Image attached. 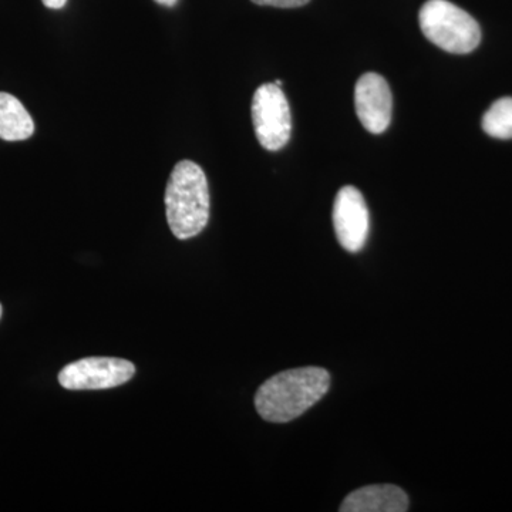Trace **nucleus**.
I'll return each mask as SVG.
<instances>
[{"label": "nucleus", "instance_id": "obj_5", "mask_svg": "<svg viewBox=\"0 0 512 512\" xmlns=\"http://www.w3.org/2000/svg\"><path fill=\"white\" fill-rule=\"evenodd\" d=\"M136 366L117 357H86L63 367L60 386L67 390H106L133 379Z\"/></svg>", "mask_w": 512, "mask_h": 512}, {"label": "nucleus", "instance_id": "obj_14", "mask_svg": "<svg viewBox=\"0 0 512 512\" xmlns=\"http://www.w3.org/2000/svg\"><path fill=\"white\" fill-rule=\"evenodd\" d=\"M275 84H276V86H279V87H281V86H282V82H281V80H276Z\"/></svg>", "mask_w": 512, "mask_h": 512}, {"label": "nucleus", "instance_id": "obj_9", "mask_svg": "<svg viewBox=\"0 0 512 512\" xmlns=\"http://www.w3.org/2000/svg\"><path fill=\"white\" fill-rule=\"evenodd\" d=\"M35 123L29 111L15 96L0 92V138L23 141L33 136Z\"/></svg>", "mask_w": 512, "mask_h": 512}, {"label": "nucleus", "instance_id": "obj_3", "mask_svg": "<svg viewBox=\"0 0 512 512\" xmlns=\"http://www.w3.org/2000/svg\"><path fill=\"white\" fill-rule=\"evenodd\" d=\"M421 32L433 45L453 55H467L481 42L477 20L448 0H427L420 9Z\"/></svg>", "mask_w": 512, "mask_h": 512}, {"label": "nucleus", "instance_id": "obj_13", "mask_svg": "<svg viewBox=\"0 0 512 512\" xmlns=\"http://www.w3.org/2000/svg\"><path fill=\"white\" fill-rule=\"evenodd\" d=\"M154 2L160 3V5L168 6V8H171V6H174L175 3L178 2V0H154Z\"/></svg>", "mask_w": 512, "mask_h": 512}, {"label": "nucleus", "instance_id": "obj_1", "mask_svg": "<svg viewBox=\"0 0 512 512\" xmlns=\"http://www.w3.org/2000/svg\"><path fill=\"white\" fill-rule=\"evenodd\" d=\"M330 375L322 367L285 370L266 380L255 396L256 412L271 423H289L328 393Z\"/></svg>", "mask_w": 512, "mask_h": 512}, {"label": "nucleus", "instance_id": "obj_10", "mask_svg": "<svg viewBox=\"0 0 512 512\" xmlns=\"http://www.w3.org/2000/svg\"><path fill=\"white\" fill-rule=\"evenodd\" d=\"M483 130L500 140L512 138V97H503L491 104L483 117Z\"/></svg>", "mask_w": 512, "mask_h": 512}, {"label": "nucleus", "instance_id": "obj_12", "mask_svg": "<svg viewBox=\"0 0 512 512\" xmlns=\"http://www.w3.org/2000/svg\"><path fill=\"white\" fill-rule=\"evenodd\" d=\"M43 5L49 9H62L66 6L67 0H42Z\"/></svg>", "mask_w": 512, "mask_h": 512}, {"label": "nucleus", "instance_id": "obj_4", "mask_svg": "<svg viewBox=\"0 0 512 512\" xmlns=\"http://www.w3.org/2000/svg\"><path fill=\"white\" fill-rule=\"evenodd\" d=\"M252 123L259 144L268 151H278L291 140L292 116L281 87L262 84L252 99Z\"/></svg>", "mask_w": 512, "mask_h": 512}, {"label": "nucleus", "instance_id": "obj_6", "mask_svg": "<svg viewBox=\"0 0 512 512\" xmlns=\"http://www.w3.org/2000/svg\"><path fill=\"white\" fill-rule=\"evenodd\" d=\"M333 227L339 244L346 251L356 254L365 247L370 229L369 210L362 192L352 185L343 187L336 195Z\"/></svg>", "mask_w": 512, "mask_h": 512}, {"label": "nucleus", "instance_id": "obj_15", "mask_svg": "<svg viewBox=\"0 0 512 512\" xmlns=\"http://www.w3.org/2000/svg\"><path fill=\"white\" fill-rule=\"evenodd\" d=\"M0 318H2V305H0Z\"/></svg>", "mask_w": 512, "mask_h": 512}, {"label": "nucleus", "instance_id": "obj_8", "mask_svg": "<svg viewBox=\"0 0 512 512\" xmlns=\"http://www.w3.org/2000/svg\"><path fill=\"white\" fill-rule=\"evenodd\" d=\"M342 512H406L409 497L393 484L367 485L353 491L339 508Z\"/></svg>", "mask_w": 512, "mask_h": 512}, {"label": "nucleus", "instance_id": "obj_2", "mask_svg": "<svg viewBox=\"0 0 512 512\" xmlns=\"http://www.w3.org/2000/svg\"><path fill=\"white\" fill-rule=\"evenodd\" d=\"M168 227L178 239L197 237L210 220V188L207 175L194 161L175 165L165 190Z\"/></svg>", "mask_w": 512, "mask_h": 512}, {"label": "nucleus", "instance_id": "obj_11", "mask_svg": "<svg viewBox=\"0 0 512 512\" xmlns=\"http://www.w3.org/2000/svg\"><path fill=\"white\" fill-rule=\"evenodd\" d=\"M252 2L259 6H274V8L292 9L301 8V6H305L306 3L311 2V0H252Z\"/></svg>", "mask_w": 512, "mask_h": 512}, {"label": "nucleus", "instance_id": "obj_7", "mask_svg": "<svg viewBox=\"0 0 512 512\" xmlns=\"http://www.w3.org/2000/svg\"><path fill=\"white\" fill-rule=\"evenodd\" d=\"M355 106L360 123L369 133L382 134L390 126L393 96L380 74L366 73L357 80Z\"/></svg>", "mask_w": 512, "mask_h": 512}]
</instances>
